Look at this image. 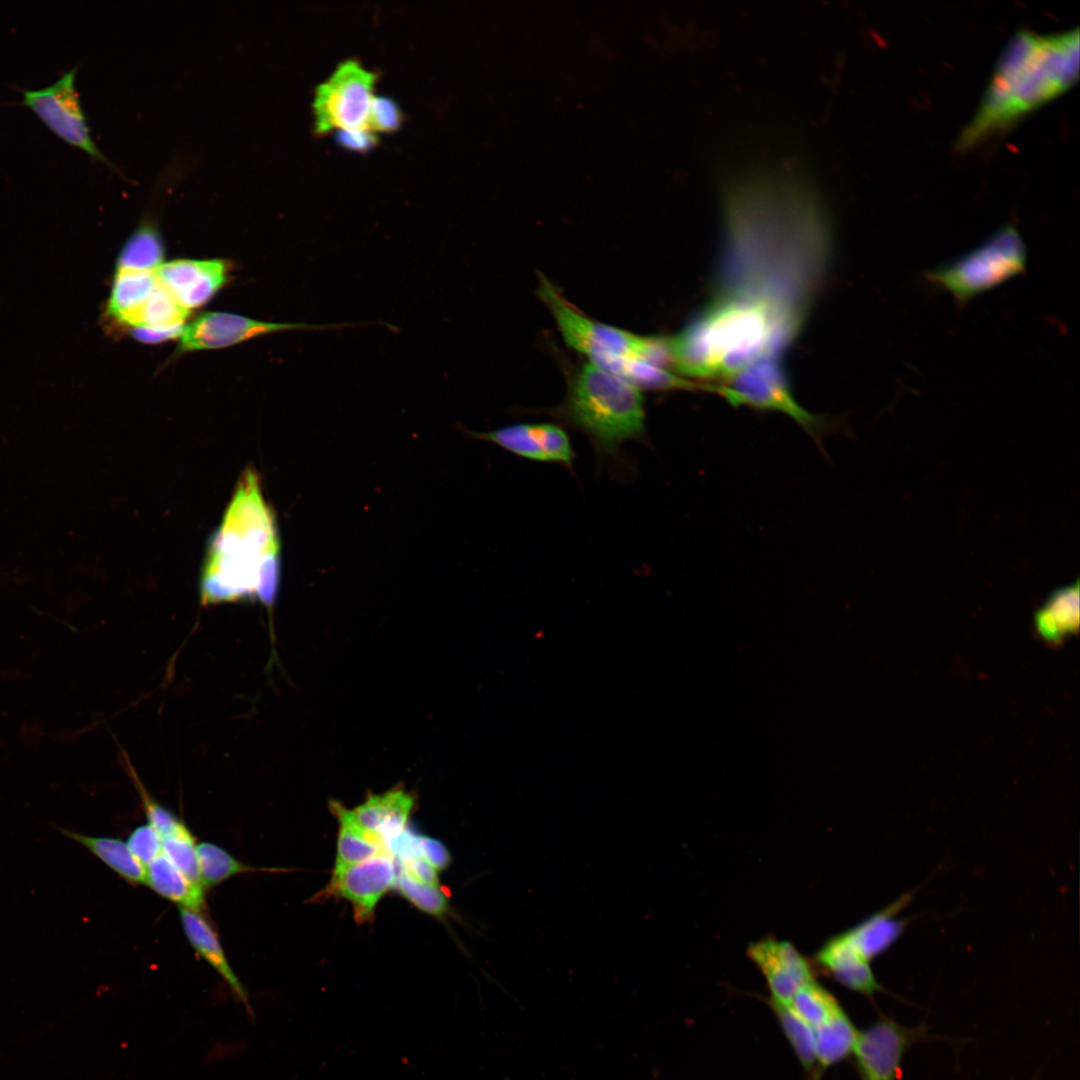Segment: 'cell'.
Here are the masks:
<instances>
[{"label": "cell", "mask_w": 1080, "mask_h": 1080, "mask_svg": "<svg viewBox=\"0 0 1080 1080\" xmlns=\"http://www.w3.org/2000/svg\"><path fill=\"white\" fill-rule=\"evenodd\" d=\"M414 803V796L398 786L381 794H369L350 810L355 821L384 845L406 829Z\"/></svg>", "instance_id": "obj_16"}, {"label": "cell", "mask_w": 1080, "mask_h": 1080, "mask_svg": "<svg viewBox=\"0 0 1080 1080\" xmlns=\"http://www.w3.org/2000/svg\"><path fill=\"white\" fill-rule=\"evenodd\" d=\"M420 852L423 858L437 871L447 868L451 857L447 848L438 840L417 835Z\"/></svg>", "instance_id": "obj_36"}, {"label": "cell", "mask_w": 1080, "mask_h": 1080, "mask_svg": "<svg viewBox=\"0 0 1080 1080\" xmlns=\"http://www.w3.org/2000/svg\"><path fill=\"white\" fill-rule=\"evenodd\" d=\"M366 323L308 324L275 323L250 319L226 312L201 314L185 325L179 340V351L193 352L225 348L253 337L292 330L323 331L359 326Z\"/></svg>", "instance_id": "obj_10"}, {"label": "cell", "mask_w": 1080, "mask_h": 1080, "mask_svg": "<svg viewBox=\"0 0 1080 1080\" xmlns=\"http://www.w3.org/2000/svg\"><path fill=\"white\" fill-rule=\"evenodd\" d=\"M538 295L552 314L567 345L584 354L591 363L605 369L619 358H637L663 368L672 367L669 338L640 336L593 320L572 305L543 276L540 278Z\"/></svg>", "instance_id": "obj_5"}, {"label": "cell", "mask_w": 1080, "mask_h": 1080, "mask_svg": "<svg viewBox=\"0 0 1080 1080\" xmlns=\"http://www.w3.org/2000/svg\"><path fill=\"white\" fill-rule=\"evenodd\" d=\"M557 414L589 439L599 463L626 464L624 445L646 442L641 391L623 378L589 362L570 383Z\"/></svg>", "instance_id": "obj_4"}, {"label": "cell", "mask_w": 1080, "mask_h": 1080, "mask_svg": "<svg viewBox=\"0 0 1080 1080\" xmlns=\"http://www.w3.org/2000/svg\"><path fill=\"white\" fill-rule=\"evenodd\" d=\"M185 325H173L167 327H131L130 335L143 343H161L174 338H180Z\"/></svg>", "instance_id": "obj_37"}, {"label": "cell", "mask_w": 1080, "mask_h": 1080, "mask_svg": "<svg viewBox=\"0 0 1080 1080\" xmlns=\"http://www.w3.org/2000/svg\"><path fill=\"white\" fill-rule=\"evenodd\" d=\"M157 284L154 271L117 269L106 305L107 315L122 326L145 302Z\"/></svg>", "instance_id": "obj_20"}, {"label": "cell", "mask_w": 1080, "mask_h": 1080, "mask_svg": "<svg viewBox=\"0 0 1080 1080\" xmlns=\"http://www.w3.org/2000/svg\"><path fill=\"white\" fill-rule=\"evenodd\" d=\"M400 868L413 879L432 886H439L437 870L422 856H414L398 861Z\"/></svg>", "instance_id": "obj_38"}, {"label": "cell", "mask_w": 1080, "mask_h": 1080, "mask_svg": "<svg viewBox=\"0 0 1080 1080\" xmlns=\"http://www.w3.org/2000/svg\"><path fill=\"white\" fill-rule=\"evenodd\" d=\"M749 958L765 977L771 999L790 1004L796 990L814 980L808 961L789 942L766 938L752 943L747 950Z\"/></svg>", "instance_id": "obj_15"}, {"label": "cell", "mask_w": 1080, "mask_h": 1080, "mask_svg": "<svg viewBox=\"0 0 1080 1080\" xmlns=\"http://www.w3.org/2000/svg\"><path fill=\"white\" fill-rule=\"evenodd\" d=\"M126 768L129 772V776L137 789L145 814L150 824L156 832L160 835L161 839L168 837L185 827V824L179 820L175 814L169 809L162 806L146 790L142 781L138 777L133 765L130 763L127 756H125Z\"/></svg>", "instance_id": "obj_32"}, {"label": "cell", "mask_w": 1080, "mask_h": 1080, "mask_svg": "<svg viewBox=\"0 0 1080 1080\" xmlns=\"http://www.w3.org/2000/svg\"><path fill=\"white\" fill-rule=\"evenodd\" d=\"M711 392L733 406H748L784 413L820 439L827 428L821 416L802 407L793 397L785 371L778 359L761 360L732 378L711 386Z\"/></svg>", "instance_id": "obj_7"}, {"label": "cell", "mask_w": 1080, "mask_h": 1080, "mask_svg": "<svg viewBox=\"0 0 1080 1080\" xmlns=\"http://www.w3.org/2000/svg\"><path fill=\"white\" fill-rule=\"evenodd\" d=\"M1027 248L1017 227L1006 224L960 257L937 265L923 278L964 306L977 296L1022 275Z\"/></svg>", "instance_id": "obj_6"}, {"label": "cell", "mask_w": 1080, "mask_h": 1080, "mask_svg": "<svg viewBox=\"0 0 1080 1080\" xmlns=\"http://www.w3.org/2000/svg\"><path fill=\"white\" fill-rule=\"evenodd\" d=\"M164 246L152 223L141 224L123 245L117 269L155 271L163 262Z\"/></svg>", "instance_id": "obj_25"}, {"label": "cell", "mask_w": 1080, "mask_h": 1080, "mask_svg": "<svg viewBox=\"0 0 1080 1080\" xmlns=\"http://www.w3.org/2000/svg\"><path fill=\"white\" fill-rule=\"evenodd\" d=\"M471 437L491 442L521 458L555 463L571 469L575 458L570 438L559 425L518 423L488 432H469Z\"/></svg>", "instance_id": "obj_13"}, {"label": "cell", "mask_w": 1080, "mask_h": 1080, "mask_svg": "<svg viewBox=\"0 0 1080 1080\" xmlns=\"http://www.w3.org/2000/svg\"><path fill=\"white\" fill-rule=\"evenodd\" d=\"M789 1005L812 1028L824 1023L841 1007L836 999L815 980L800 986Z\"/></svg>", "instance_id": "obj_29"}, {"label": "cell", "mask_w": 1080, "mask_h": 1080, "mask_svg": "<svg viewBox=\"0 0 1080 1080\" xmlns=\"http://www.w3.org/2000/svg\"><path fill=\"white\" fill-rule=\"evenodd\" d=\"M1034 624L1042 639L1059 643L1079 629V584L1063 587L1048 598L1034 616Z\"/></svg>", "instance_id": "obj_19"}, {"label": "cell", "mask_w": 1080, "mask_h": 1080, "mask_svg": "<svg viewBox=\"0 0 1080 1080\" xmlns=\"http://www.w3.org/2000/svg\"><path fill=\"white\" fill-rule=\"evenodd\" d=\"M814 1029L816 1064L828 1067L852 1053L858 1030L840 1007Z\"/></svg>", "instance_id": "obj_24"}, {"label": "cell", "mask_w": 1080, "mask_h": 1080, "mask_svg": "<svg viewBox=\"0 0 1080 1080\" xmlns=\"http://www.w3.org/2000/svg\"><path fill=\"white\" fill-rule=\"evenodd\" d=\"M920 1028L882 1017L858 1031L852 1049L861 1080H897L906 1051L920 1038Z\"/></svg>", "instance_id": "obj_11"}, {"label": "cell", "mask_w": 1080, "mask_h": 1080, "mask_svg": "<svg viewBox=\"0 0 1080 1080\" xmlns=\"http://www.w3.org/2000/svg\"><path fill=\"white\" fill-rule=\"evenodd\" d=\"M1079 74V30H1017L995 64L974 115L956 146L970 149L1007 130L1069 89Z\"/></svg>", "instance_id": "obj_3"}, {"label": "cell", "mask_w": 1080, "mask_h": 1080, "mask_svg": "<svg viewBox=\"0 0 1080 1080\" xmlns=\"http://www.w3.org/2000/svg\"><path fill=\"white\" fill-rule=\"evenodd\" d=\"M162 852L187 879L202 885L195 840L186 826L162 839Z\"/></svg>", "instance_id": "obj_31"}, {"label": "cell", "mask_w": 1080, "mask_h": 1080, "mask_svg": "<svg viewBox=\"0 0 1080 1080\" xmlns=\"http://www.w3.org/2000/svg\"><path fill=\"white\" fill-rule=\"evenodd\" d=\"M769 1003L801 1065L806 1070H811L816 1064L814 1029L802 1020L790 1005L771 998Z\"/></svg>", "instance_id": "obj_28"}, {"label": "cell", "mask_w": 1080, "mask_h": 1080, "mask_svg": "<svg viewBox=\"0 0 1080 1080\" xmlns=\"http://www.w3.org/2000/svg\"><path fill=\"white\" fill-rule=\"evenodd\" d=\"M329 806L339 823L334 867L357 864L386 851L379 839L355 821L350 809L338 801H330Z\"/></svg>", "instance_id": "obj_23"}, {"label": "cell", "mask_w": 1080, "mask_h": 1080, "mask_svg": "<svg viewBox=\"0 0 1080 1080\" xmlns=\"http://www.w3.org/2000/svg\"><path fill=\"white\" fill-rule=\"evenodd\" d=\"M190 311L183 308L158 281L145 302L123 323V327H167L184 324Z\"/></svg>", "instance_id": "obj_26"}, {"label": "cell", "mask_w": 1080, "mask_h": 1080, "mask_svg": "<svg viewBox=\"0 0 1080 1080\" xmlns=\"http://www.w3.org/2000/svg\"><path fill=\"white\" fill-rule=\"evenodd\" d=\"M396 874L394 858L385 851L357 864L334 867L322 894L346 899L355 919L368 922L379 900L394 886Z\"/></svg>", "instance_id": "obj_12"}, {"label": "cell", "mask_w": 1080, "mask_h": 1080, "mask_svg": "<svg viewBox=\"0 0 1080 1080\" xmlns=\"http://www.w3.org/2000/svg\"><path fill=\"white\" fill-rule=\"evenodd\" d=\"M723 203L713 296L759 302L804 321L831 250L815 191L793 175L760 173L727 186Z\"/></svg>", "instance_id": "obj_1"}, {"label": "cell", "mask_w": 1080, "mask_h": 1080, "mask_svg": "<svg viewBox=\"0 0 1080 1080\" xmlns=\"http://www.w3.org/2000/svg\"><path fill=\"white\" fill-rule=\"evenodd\" d=\"M816 958L840 984L853 991L872 995L881 990L870 961L855 948L845 933L824 944Z\"/></svg>", "instance_id": "obj_17"}, {"label": "cell", "mask_w": 1080, "mask_h": 1080, "mask_svg": "<svg viewBox=\"0 0 1080 1080\" xmlns=\"http://www.w3.org/2000/svg\"><path fill=\"white\" fill-rule=\"evenodd\" d=\"M336 142L347 150L366 152L377 144L378 138L375 132L367 129L338 130Z\"/></svg>", "instance_id": "obj_35"}, {"label": "cell", "mask_w": 1080, "mask_h": 1080, "mask_svg": "<svg viewBox=\"0 0 1080 1080\" xmlns=\"http://www.w3.org/2000/svg\"><path fill=\"white\" fill-rule=\"evenodd\" d=\"M279 583L276 517L258 474L248 468L209 539L200 574V600L204 606L259 602L272 615Z\"/></svg>", "instance_id": "obj_2"}, {"label": "cell", "mask_w": 1080, "mask_h": 1080, "mask_svg": "<svg viewBox=\"0 0 1080 1080\" xmlns=\"http://www.w3.org/2000/svg\"><path fill=\"white\" fill-rule=\"evenodd\" d=\"M179 915L191 946L221 976L236 999L252 1014L248 993L230 966L212 926L198 911L179 907Z\"/></svg>", "instance_id": "obj_18"}, {"label": "cell", "mask_w": 1080, "mask_h": 1080, "mask_svg": "<svg viewBox=\"0 0 1080 1080\" xmlns=\"http://www.w3.org/2000/svg\"><path fill=\"white\" fill-rule=\"evenodd\" d=\"M160 896L194 911L205 905L203 886L187 879L161 852L146 870V882Z\"/></svg>", "instance_id": "obj_22"}, {"label": "cell", "mask_w": 1080, "mask_h": 1080, "mask_svg": "<svg viewBox=\"0 0 1080 1080\" xmlns=\"http://www.w3.org/2000/svg\"><path fill=\"white\" fill-rule=\"evenodd\" d=\"M55 828L69 839L87 848L127 882L134 885L146 882V869L130 851L127 843L122 840L84 835L59 826Z\"/></svg>", "instance_id": "obj_21"}, {"label": "cell", "mask_w": 1080, "mask_h": 1080, "mask_svg": "<svg viewBox=\"0 0 1080 1080\" xmlns=\"http://www.w3.org/2000/svg\"><path fill=\"white\" fill-rule=\"evenodd\" d=\"M402 120L400 107L392 98L374 95L368 119L371 131L393 132L400 127Z\"/></svg>", "instance_id": "obj_33"}, {"label": "cell", "mask_w": 1080, "mask_h": 1080, "mask_svg": "<svg viewBox=\"0 0 1080 1080\" xmlns=\"http://www.w3.org/2000/svg\"><path fill=\"white\" fill-rule=\"evenodd\" d=\"M394 887L410 903L427 914L441 917L448 910L447 897L439 889V886L421 883L413 879L401 868H399V873L396 874Z\"/></svg>", "instance_id": "obj_30"}, {"label": "cell", "mask_w": 1080, "mask_h": 1080, "mask_svg": "<svg viewBox=\"0 0 1080 1080\" xmlns=\"http://www.w3.org/2000/svg\"><path fill=\"white\" fill-rule=\"evenodd\" d=\"M376 74L358 61L340 63L315 90L312 103L315 132L367 129Z\"/></svg>", "instance_id": "obj_8"}, {"label": "cell", "mask_w": 1080, "mask_h": 1080, "mask_svg": "<svg viewBox=\"0 0 1080 1080\" xmlns=\"http://www.w3.org/2000/svg\"><path fill=\"white\" fill-rule=\"evenodd\" d=\"M77 67L46 88L23 92V104L28 106L58 137L75 146L95 160L116 169L93 141L79 96L75 90Z\"/></svg>", "instance_id": "obj_9"}, {"label": "cell", "mask_w": 1080, "mask_h": 1080, "mask_svg": "<svg viewBox=\"0 0 1080 1080\" xmlns=\"http://www.w3.org/2000/svg\"><path fill=\"white\" fill-rule=\"evenodd\" d=\"M229 264L221 259H177L162 263L155 275L185 309L208 302L228 279Z\"/></svg>", "instance_id": "obj_14"}, {"label": "cell", "mask_w": 1080, "mask_h": 1080, "mask_svg": "<svg viewBox=\"0 0 1080 1080\" xmlns=\"http://www.w3.org/2000/svg\"><path fill=\"white\" fill-rule=\"evenodd\" d=\"M196 851L203 887H212L237 874L259 870L240 862L225 849L210 842L199 843L196 845Z\"/></svg>", "instance_id": "obj_27"}, {"label": "cell", "mask_w": 1080, "mask_h": 1080, "mask_svg": "<svg viewBox=\"0 0 1080 1080\" xmlns=\"http://www.w3.org/2000/svg\"><path fill=\"white\" fill-rule=\"evenodd\" d=\"M127 845L143 865H148L162 852V839L150 824L135 828L128 837Z\"/></svg>", "instance_id": "obj_34"}]
</instances>
